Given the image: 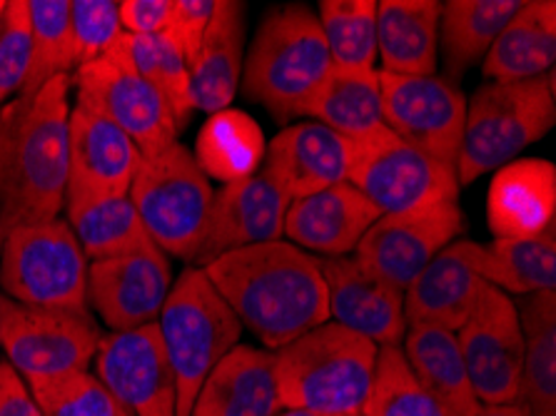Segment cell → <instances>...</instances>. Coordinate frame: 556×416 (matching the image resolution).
Returning a JSON list of instances; mask_svg holds the SVG:
<instances>
[{"label":"cell","mask_w":556,"mask_h":416,"mask_svg":"<svg viewBox=\"0 0 556 416\" xmlns=\"http://www.w3.org/2000/svg\"><path fill=\"white\" fill-rule=\"evenodd\" d=\"M75 88L78 105L121 127L142 157H153L178 142L180 130L170 105L130 65L123 38L105 58L75 71Z\"/></svg>","instance_id":"obj_11"},{"label":"cell","mask_w":556,"mask_h":416,"mask_svg":"<svg viewBox=\"0 0 556 416\" xmlns=\"http://www.w3.org/2000/svg\"><path fill=\"white\" fill-rule=\"evenodd\" d=\"M227 307L267 352H277L330 319L319 260L292 242L232 250L202 267Z\"/></svg>","instance_id":"obj_1"},{"label":"cell","mask_w":556,"mask_h":416,"mask_svg":"<svg viewBox=\"0 0 556 416\" xmlns=\"http://www.w3.org/2000/svg\"><path fill=\"white\" fill-rule=\"evenodd\" d=\"M30 3L5 0L0 18V105L18 98L30 65Z\"/></svg>","instance_id":"obj_41"},{"label":"cell","mask_w":556,"mask_h":416,"mask_svg":"<svg viewBox=\"0 0 556 416\" xmlns=\"http://www.w3.org/2000/svg\"><path fill=\"white\" fill-rule=\"evenodd\" d=\"M178 392V416H190L202 381L240 344L242 325L210 282L205 269L188 267L173 285L157 317Z\"/></svg>","instance_id":"obj_6"},{"label":"cell","mask_w":556,"mask_h":416,"mask_svg":"<svg viewBox=\"0 0 556 416\" xmlns=\"http://www.w3.org/2000/svg\"><path fill=\"white\" fill-rule=\"evenodd\" d=\"M484 290V279L467 265L452 242L404 290V319L407 327L429 325L457 335Z\"/></svg>","instance_id":"obj_24"},{"label":"cell","mask_w":556,"mask_h":416,"mask_svg":"<svg viewBox=\"0 0 556 416\" xmlns=\"http://www.w3.org/2000/svg\"><path fill=\"white\" fill-rule=\"evenodd\" d=\"M379 346L325 322L275 352L282 409L362 414L372 385Z\"/></svg>","instance_id":"obj_3"},{"label":"cell","mask_w":556,"mask_h":416,"mask_svg":"<svg viewBox=\"0 0 556 416\" xmlns=\"http://www.w3.org/2000/svg\"><path fill=\"white\" fill-rule=\"evenodd\" d=\"M379 217L382 212L355 185L342 182L302 200H292L285 215V235L294 248L305 252L350 257Z\"/></svg>","instance_id":"obj_21"},{"label":"cell","mask_w":556,"mask_h":416,"mask_svg":"<svg viewBox=\"0 0 556 416\" xmlns=\"http://www.w3.org/2000/svg\"><path fill=\"white\" fill-rule=\"evenodd\" d=\"M467 265L504 294L556 292V225L529 240H454Z\"/></svg>","instance_id":"obj_25"},{"label":"cell","mask_w":556,"mask_h":416,"mask_svg":"<svg viewBox=\"0 0 556 416\" xmlns=\"http://www.w3.org/2000/svg\"><path fill=\"white\" fill-rule=\"evenodd\" d=\"M475 396L484 406L519 402L525 337L517 302L486 285L482 300L457 332Z\"/></svg>","instance_id":"obj_14"},{"label":"cell","mask_w":556,"mask_h":416,"mask_svg":"<svg viewBox=\"0 0 556 416\" xmlns=\"http://www.w3.org/2000/svg\"><path fill=\"white\" fill-rule=\"evenodd\" d=\"M556 61V3L525 0L482 61L490 83H519L552 73Z\"/></svg>","instance_id":"obj_28"},{"label":"cell","mask_w":556,"mask_h":416,"mask_svg":"<svg viewBox=\"0 0 556 416\" xmlns=\"http://www.w3.org/2000/svg\"><path fill=\"white\" fill-rule=\"evenodd\" d=\"M362 416H454L427 392L404 360L402 346H379Z\"/></svg>","instance_id":"obj_37"},{"label":"cell","mask_w":556,"mask_h":416,"mask_svg":"<svg viewBox=\"0 0 556 416\" xmlns=\"http://www.w3.org/2000/svg\"><path fill=\"white\" fill-rule=\"evenodd\" d=\"M348 182L382 215L459 202L462 192L454 167L409 148L387 127L369 138L350 140Z\"/></svg>","instance_id":"obj_10"},{"label":"cell","mask_w":556,"mask_h":416,"mask_svg":"<svg viewBox=\"0 0 556 416\" xmlns=\"http://www.w3.org/2000/svg\"><path fill=\"white\" fill-rule=\"evenodd\" d=\"M556 123L554 71L532 80L486 83L467 103L465 135L454 173L467 188L486 173L509 165Z\"/></svg>","instance_id":"obj_5"},{"label":"cell","mask_w":556,"mask_h":416,"mask_svg":"<svg viewBox=\"0 0 556 416\" xmlns=\"http://www.w3.org/2000/svg\"><path fill=\"white\" fill-rule=\"evenodd\" d=\"M319 28L334 67H375L377 3L375 0H323Z\"/></svg>","instance_id":"obj_38"},{"label":"cell","mask_w":556,"mask_h":416,"mask_svg":"<svg viewBox=\"0 0 556 416\" xmlns=\"http://www.w3.org/2000/svg\"><path fill=\"white\" fill-rule=\"evenodd\" d=\"M123 50L130 65L142 75L170 105L178 130L190 123L195 113L192 103L190 65L167 33L163 36H123Z\"/></svg>","instance_id":"obj_35"},{"label":"cell","mask_w":556,"mask_h":416,"mask_svg":"<svg viewBox=\"0 0 556 416\" xmlns=\"http://www.w3.org/2000/svg\"><path fill=\"white\" fill-rule=\"evenodd\" d=\"M30 3V65L21 90L23 100L36 98L46 85L73 71L71 0H28Z\"/></svg>","instance_id":"obj_36"},{"label":"cell","mask_w":556,"mask_h":416,"mask_svg":"<svg viewBox=\"0 0 556 416\" xmlns=\"http://www.w3.org/2000/svg\"><path fill=\"white\" fill-rule=\"evenodd\" d=\"M128 198L157 250L195 262L215 192L192 152L175 142L142 157Z\"/></svg>","instance_id":"obj_7"},{"label":"cell","mask_w":556,"mask_h":416,"mask_svg":"<svg viewBox=\"0 0 556 416\" xmlns=\"http://www.w3.org/2000/svg\"><path fill=\"white\" fill-rule=\"evenodd\" d=\"M173 290L167 254L157 248L90 262L88 304L111 332L155 325Z\"/></svg>","instance_id":"obj_17"},{"label":"cell","mask_w":556,"mask_h":416,"mask_svg":"<svg viewBox=\"0 0 556 416\" xmlns=\"http://www.w3.org/2000/svg\"><path fill=\"white\" fill-rule=\"evenodd\" d=\"M471 416H532V412L527 409L521 402H514V404H500V406H484L479 404L477 412Z\"/></svg>","instance_id":"obj_45"},{"label":"cell","mask_w":556,"mask_h":416,"mask_svg":"<svg viewBox=\"0 0 556 416\" xmlns=\"http://www.w3.org/2000/svg\"><path fill=\"white\" fill-rule=\"evenodd\" d=\"M117 406V404H115ZM115 416H130L128 412H125V409H121V406H117V412H115Z\"/></svg>","instance_id":"obj_47"},{"label":"cell","mask_w":556,"mask_h":416,"mask_svg":"<svg viewBox=\"0 0 556 416\" xmlns=\"http://www.w3.org/2000/svg\"><path fill=\"white\" fill-rule=\"evenodd\" d=\"M282 412L275 352L238 344L202 381L190 416H275Z\"/></svg>","instance_id":"obj_23"},{"label":"cell","mask_w":556,"mask_h":416,"mask_svg":"<svg viewBox=\"0 0 556 416\" xmlns=\"http://www.w3.org/2000/svg\"><path fill=\"white\" fill-rule=\"evenodd\" d=\"M379 88L387 130L437 163L457 165L467 117V98L457 85L437 75L412 78L379 71Z\"/></svg>","instance_id":"obj_12"},{"label":"cell","mask_w":556,"mask_h":416,"mask_svg":"<svg viewBox=\"0 0 556 416\" xmlns=\"http://www.w3.org/2000/svg\"><path fill=\"white\" fill-rule=\"evenodd\" d=\"M556 167L542 157L511 160L494 173L486 225L494 240H529L554 225Z\"/></svg>","instance_id":"obj_22"},{"label":"cell","mask_w":556,"mask_h":416,"mask_svg":"<svg viewBox=\"0 0 556 416\" xmlns=\"http://www.w3.org/2000/svg\"><path fill=\"white\" fill-rule=\"evenodd\" d=\"M173 15V0H123L121 25L128 36H163Z\"/></svg>","instance_id":"obj_43"},{"label":"cell","mask_w":556,"mask_h":416,"mask_svg":"<svg viewBox=\"0 0 556 416\" xmlns=\"http://www.w3.org/2000/svg\"><path fill=\"white\" fill-rule=\"evenodd\" d=\"M242 46H245V5L238 0H215L200 53L190 65L195 110L213 115L230 108L242 78Z\"/></svg>","instance_id":"obj_26"},{"label":"cell","mask_w":556,"mask_h":416,"mask_svg":"<svg viewBox=\"0 0 556 416\" xmlns=\"http://www.w3.org/2000/svg\"><path fill=\"white\" fill-rule=\"evenodd\" d=\"M71 78L0 108V240L18 227L61 217L67 188Z\"/></svg>","instance_id":"obj_2"},{"label":"cell","mask_w":556,"mask_h":416,"mask_svg":"<svg viewBox=\"0 0 556 416\" xmlns=\"http://www.w3.org/2000/svg\"><path fill=\"white\" fill-rule=\"evenodd\" d=\"M3 8H5V0H0V18H3Z\"/></svg>","instance_id":"obj_48"},{"label":"cell","mask_w":556,"mask_h":416,"mask_svg":"<svg viewBox=\"0 0 556 416\" xmlns=\"http://www.w3.org/2000/svg\"><path fill=\"white\" fill-rule=\"evenodd\" d=\"M275 416H362V414H323V412H312V409H282Z\"/></svg>","instance_id":"obj_46"},{"label":"cell","mask_w":556,"mask_h":416,"mask_svg":"<svg viewBox=\"0 0 556 416\" xmlns=\"http://www.w3.org/2000/svg\"><path fill=\"white\" fill-rule=\"evenodd\" d=\"M290 202L263 169L248 180L225 185L213 198L205 237L192 267H205L220 254L250 244L282 240Z\"/></svg>","instance_id":"obj_18"},{"label":"cell","mask_w":556,"mask_h":416,"mask_svg":"<svg viewBox=\"0 0 556 416\" xmlns=\"http://www.w3.org/2000/svg\"><path fill=\"white\" fill-rule=\"evenodd\" d=\"M90 260L67 219L18 227L0 240V287L8 300L43 310H88Z\"/></svg>","instance_id":"obj_8"},{"label":"cell","mask_w":556,"mask_h":416,"mask_svg":"<svg viewBox=\"0 0 556 416\" xmlns=\"http://www.w3.org/2000/svg\"><path fill=\"white\" fill-rule=\"evenodd\" d=\"M140 163V150L121 127L75 105L67 121L65 210L128 198Z\"/></svg>","instance_id":"obj_16"},{"label":"cell","mask_w":556,"mask_h":416,"mask_svg":"<svg viewBox=\"0 0 556 416\" xmlns=\"http://www.w3.org/2000/svg\"><path fill=\"white\" fill-rule=\"evenodd\" d=\"M40 416H115L117 406L96 375L73 371L30 385Z\"/></svg>","instance_id":"obj_39"},{"label":"cell","mask_w":556,"mask_h":416,"mask_svg":"<svg viewBox=\"0 0 556 416\" xmlns=\"http://www.w3.org/2000/svg\"><path fill=\"white\" fill-rule=\"evenodd\" d=\"M330 317L350 332L369 339L377 346H400L407 319H404V294L359 265L352 257L319 260Z\"/></svg>","instance_id":"obj_19"},{"label":"cell","mask_w":556,"mask_h":416,"mask_svg":"<svg viewBox=\"0 0 556 416\" xmlns=\"http://www.w3.org/2000/svg\"><path fill=\"white\" fill-rule=\"evenodd\" d=\"M96 377L113 402L130 416H178V392L155 325L103 335Z\"/></svg>","instance_id":"obj_15"},{"label":"cell","mask_w":556,"mask_h":416,"mask_svg":"<svg viewBox=\"0 0 556 416\" xmlns=\"http://www.w3.org/2000/svg\"><path fill=\"white\" fill-rule=\"evenodd\" d=\"M73 67L105 58L123 38L121 3L115 0H71Z\"/></svg>","instance_id":"obj_40"},{"label":"cell","mask_w":556,"mask_h":416,"mask_svg":"<svg viewBox=\"0 0 556 416\" xmlns=\"http://www.w3.org/2000/svg\"><path fill=\"white\" fill-rule=\"evenodd\" d=\"M400 346L409 369L437 402H442L454 416H471L477 412L479 402L471 389L457 335L442 327L409 325Z\"/></svg>","instance_id":"obj_29"},{"label":"cell","mask_w":556,"mask_h":416,"mask_svg":"<svg viewBox=\"0 0 556 416\" xmlns=\"http://www.w3.org/2000/svg\"><path fill=\"white\" fill-rule=\"evenodd\" d=\"M265 135L248 113L242 110H220L207 117L195 142V163L207 180L240 182L248 180L265 163Z\"/></svg>","instance_id":"obj_33"},{"label":"cell","mask_w":556,"mask_h":416,"mask_svg":"<svg viewBox=\"0 0 556 416\" xmlns=\"http://www.w3.org/2000/svg\"><path fill=\"white\" fill-rule=\"evenodd\" d=\"M67 225L90 262L125 257L155 248L130 198L100 200L67 210Z\"/></svg>","instance_id":"obj_34"},{"label":"cell","mask_w":556,"mask_h":416,"mask_svg":"<svg viewBox=\"0 0 556 416\" xmlns=\"http://www.w3.org/2000/svg\"><path fill=\"white\" fill-rule=\"evenodd\" d=\"M215 0H173V15L167 25V36L180 48L188 65L195 63L202 38L213 18Z\"/></svg>","instance_id":"obj_42"},{"label":"cell","mask_w":556,"mask_h":416,"mask_svg":"<svg viewBox=\"0 0 556 416\" xmlns=\"http://www.w3.org/2000/svg\"><path fill=\"white\" fill-rule=\"evenodd\" d=\"M525 0H446L440 11V48L452 80L482 63L496 36Z\"/></svg>","instance_id":"obj_32"},{"label":"cell","mask_w":556,"mask_h":416,"mask_svg":"<svg viewBox=\"0 0 556 416\" xmlns=\"http://www.w3.org/2000/svg\"><path fill=\"white\" fill-rule=\"evenodd\" d=\"M465 225L459 202L382 215L362 237L352 257L369 275L404 294L412 279L465 232Z\"/></svg>","instance_id":"obj_13"},{"label":"cell","mask_w":556,"mask_h":416,"mask_svg":"<svg viewBox=\"0 0 556 416\" xmlns=\"http://www.w3.org/2000/svg\"><path fill=\"white\" fill-rule=\"evenodd\" d=\"M525 364L519 402L532 416H556V292H534L517 304Z\"/></svg>","instance_id":"obj_31"},{"label":"cell","mask_w":556,"mask_h":416,"mask_svg":"<svg viewBox=\"0 0 556 416\" xmlns=\"http://www.w3.org/2000/svg\"><path fill=\"white\" fill-rule=\"evenodd\" d=\"M440 11L437 0H379L377 55L382 73L427 78L440 55Z\"/></svg>","instance_id":"obj_27"},{"label":"cell","mask_w":556,"mask_h":416,"mask_svg":"<svg viewBox=\"0 0 556 416\" xmlns=\"http://www.w3.org/2000/svg\"><path fill=\"white\" fill-rule=\"evenodd\" d=\"M305 115L315 117L344 140H362L382 130V88L375 67H334L327 73Z\"/></svg>","instance_id":"obj_30"},{"label":"cell","mask_w":556,"mask_h":416,"mask_svg":"<svg viewBox=\"0 0 556 416\" xmlns=\"http://www.w3.org/2000/svg\"><path fill=\"white\" fill-rule=\"evenodd\" d=\"M0 416H40L28 385L8 362H0Z\"/></svg>","instance_id":"obj_44"},{"label":"cell","mask_w":556,"mask_h":416,"mask_svg":"<svg viewBox=\"0 0 556 416\" xmlns=\"http://www.w3.org/2000/svg\"><path fill=\"white\" fill-rule=\"evenodd\" d=\"M263 173L290 200L348 182L350 140L323 123H298L275 135L265 150Z\"/></svg>","instance_id":"obj_20"},{"label":"cell","mask_w":556,"mask_h":416,"mask_svg":"<svg viewBox=\"0 0 556 416\" xmlns=\"http://www.w3.org/2000/svg\"><path fill=\"white\" fill-rule=\"evenodd\" d=\"M103 339L90 310H43L0 292V346L25 385L88 371Z\"/></svg>","instance_id":"obj_9"},{"label":"cell","mask_w":556,"mask_h":416,"mask_svg":"<svg viewBox=\"0 0 556 416\" xmlns=\"http://www.w3.org/2000/svg\"><path fill=\"white\" fill-rule=\"evenodd\" d=\"M242 88L277 121L305 115L332 58L317 15L307 5H285L267 13L242 63Z\"/></svg>","instance_id":"obj_4"}]
</instances>
